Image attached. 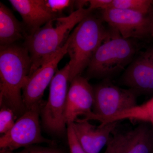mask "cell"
<instances>
[{"instance_id": "cell-12", "label": "cell", "mask_w": 153, "mask_h": 153, "mask_svg": "<svg viewBox=\"0 0 153 153\" xmlns=\"http://www.w3.org/2000/svg\"><path fill=\"white\" fill-rule=\"evenodd\" d=\"M118 122L93 125L89 121L78 119L72 124L76 136L86 153H100L116 128Z\"/></svg>"}, {"instance_id": "cell-4", "label": "cell", "mask_w": 153, "mask_h": 153, "mask_svg": "<svg viewBox=\"0 0 153 153\" xmlns=\"http://www.w3.org/2000/svg\"><path fill=\"white\" fill-rule=\"evenodd\" d=\"M137 50L134 42L123 38L117 31L97 49L88 66V74L97 77L112 75L131 62Z\"/></svg>"}, {"instance_id": "cell-23", "label": "cell", "mask_w": 153, "mask_h": 153, "mask_svg": "<svg viewBox=\"0 0 153 153\" xmlns=\"http://www.w3.org/2000/svg\"><path fill=\"white\" fill-rule=\"evenodd\" d=\"M88 4L89 5V1H75L74 7L76 8V10L84 8V6Z\"/></svg>"}, {"instance_id": "cell-5", "label": "cell", "mask_w": 153, "mask_h": 153, "mask_svg": "<svg viewBox=\"0 0 153 153\" xmlns=\"http://www.w3.org/2000/svg\"><path fill=\"white\" fill-rule=\"evenodd\" d=\"M69 70L68 63L56 71L50 83L48 101L41 109L44 126L53 133L63 134L67 129L65 112L68 84L70 83Z\"/></svg>"}, {"instance_id": "cell-2", "label": "cell", "mask_w": 153, "mask_h": 153, "mask_svg": "<svg viewBox=\"0 0 153 153\" xmlns=\"http://www.w3.org/2000/svg\"><path fill=\"white\" fill-rule=\"evenodd\" d=\"M31 67L30 55L24 46L0 47V104L21 116L26 110L22 91Z\"/></svg>"}, {"instance_id": "cell-21", "label": "cell", "mask_w": 153, "mask_h": 153, "mask_svg": "<svg viewBox=\"0 0 153 153\" xmlns=\"http://www.w3.org/2000/svg\"><path fill=\"white\" fill-rule=\"evenodd\" d=\"M0 153H65L60 149L54 148L44 147L32 146L18 152H14L5 150H1Z\"/></svg>"}, {"instance_id": "cell-7", "label": "cell", "mask_w": 153, "mask_h": 153, "mask_svg": "<svg viewBox=\"0 0 153 153\" xmlns=\"http://www.w3.org/2000/svg\"><path fill=\"white\" fill-rule=\"evenodd\" d=\"M102 19L125 39L153 37V10L147 13L111 8L102 10Z\"/></svg>"}, {"instance_id": "cell-1", "label": "cell", "mask_w": 153, "mask_h": 153, "mask_svg": "<svg viewBox=\"0 0 153 153\" xmlns=\"http://www.w3.org/2000/svg\"><path fill=\"white\" fill-rule=\"evenodd\" d=\"M93 11L89 7L76 10L67 16L51 20L27 36L23 46L31 59L29 77L63 47L71 31Z\"/></svg>"}, {"instance_id": "cell-22", "label": "cell", "mask_w": 153, "mask_h": 153, "mask_svg": "<svg viewBox=\"0 0 153 153\" xmlns=\"http://www.w3.org/2000/svg\"><path fill=\"white\" fill-rule=\"evenodd\" d=\"M113 0H90L89 1V8L94 10L97 9L106 10L111 8Z\"/></svg>"}, {"instance_id": "cell-16", "label": "cell", "mask_w": 153, "mask_h": 153, "mask_svg": "<svg viewBox=\"0 0 153 153\" xmlns=\"http://www.w3.org/2000/svg\"><path fill=\"white\" fill-rule=\"evenodd\" d=\"M111 8L128 10L147 13L153 10V1L113 0Z\"/></svg>"}, {"instance_id": "cell-15", "label": "cell", "mask_w": 153, "mask_h": 153, "mask_svg": "<svg viewBox=\"0 0 153 153\" xmlns=\"http://www.w3.org/2000/svg\"><path fill=\"white\" fill-rule=\"evenodd\" d=\"M152 131L145 123L132 130L122 153H152Z\"/></svg>"}, {"instance_id": "cell-20", "label": "cell", "mask_w": 153, "mask_h": 153, "mask_svg": "<svg viewBox=\"0 0 153 153\" xmlns=\"http://www.w3.org/2000/svg\"><path fill=\"white\" fill-rule=\"evenodd\" d=\"M75 1L69 0H45L46 5L53 13L59 15L66 9L74 6Z\"/></svg>"}, {"instance_id": "cell-25", "label": "cell", "mask_w": 153, "mask_h": 153, "mask_svg": "<svg viewBox=\"0 0 153 153\" xmlns=\"http://www.w3.org/2000/svg\"><path fill=\"white\" fill-rule=\"evenodd\" d=\"M152 100L153 103V97H152Z\"/></svg>"}, {"instance_id": "cell-13", "label": "cell", "mask_w": 153, "mask_h": 153, "mask_svg": "<svg viewBox=\"0 0 153 153\" xmlns=\"http://www.w3.org/2000/svg\"><path fill=\"white\" fill-rule=\"evenodd\" d=\"M9 2L22 16L28 35L51 20L62 17L53 13L44 0H10Z\"/></svg>"}, {"instance_id": "cell-3", "label": "cell", "mask_w": 153, "mask_h": 153, "mask_svg": "<svg viewBox=\"0 0 153 153\" xmlns=\"http://www.w3.org/2000/svg\"><path fill=\"white\" fill-rule=\"evenodd\" d=\"M103 21L90 14L76 25L68 37L70 83L88 67L100 45L116 32L111 27V30H108Z\"/></svg>"}, {"instance_id": "cell-8", "label": "cell", "mask_w": 153, "mask_h": 153, "mask_svg": "<svg viewBox=\"0 0 153 153\" xmlns=\"http://www.w3.org/2000/svg\"><path fill=\"white\" fill-rule=\"evenodd\" d=\"M94 90L92 112L96 115L109 116L137 105L136 92L118 87L108 80L97 85Z\"/></svg>"}, {"instance_id": "cell-6", "label": "cell", "mask_w": 153, "mask_h": 153, "mask_svg": "<svg viewBox=\"0 0 153 153\" xmlns=\"http://www.w3.org/2000/svg\"><path fill=\"white\" fill-rule=\"evenodd\" d=\"M42 102L26 110L10 131L0 138L1 150L14 152L41 143L53 144L54 142L43 137L39 123Z\"/></svg>"}, {"instance_id": "cell-10", "label": "cell", "mask_w": 153, "mask_h": 153, "mask_svg": "<svg viewBox=\"0 0 153 153\" xmlns=\"http://www.w3.org/2000/svg\"><path fill=\"white\" fill-rule=\"evenodd\" d=\"M70 83L65 112L66 125L74 123L80 116L85 118L91 114L94 101V88L86 78L79 75Z\"/></svg>"}, {"instance_id": "cell-18", "label": "cell", "mask_w": 153, "mask_h": 153, "mask_svg": "<svg viewBox=\"0 0 153 153\" xmlns=\"http://www.w3.org/2000/svg\"><path fill=\"white\" fill-rule=\"evenodd\" d=\"M0 111V133L2 135L7 134L16 123L15 113L8 107L1 106Z\"/></svg>"}, {"instance_id": "cell-24", "label": "cell", "mask_w": 153, "mask_h": 153, "mask_svg": "<svg viewBox=\"0 0 153 153\" xmlns=\"http://www.w3.org/2000/svg\"><path fill=\"white\" fill-rule=\"evenodd\" d=\"M152 153H153V128L152 129Z\"/></svg>"}, {"instance_id": "cell-9", "label": "cell", "mask_w": 153, "mask_h": 153, "mask_svg": "<svg viewBox=\"0 0 153 153\" xmlns=\"http://www.w3.org/2000/svg\"><path fill=\"white\" fill-rule=\"evenodd\" d=\"M68 44V39L63 47L28 77L22 90L26 110L42 102L44 91L55 76L58 63L67 53Z\"/></svg>"}, {"instance_id": "cell-17", "label": "cell", "mask_w": 153, "mask_h": 153, "mask_svg": "<svg viewBox=\"0 0 153 153\" xmlns=\"http://www.w3.org/2000/svg\"><path fill=\"white\" fill-rule=\"evenodd\" d=\"M132 130L127 132H113L106 144L104 153H122L131 136Z\"/></svg>"}, {"instance_id": "cell-14", "label": "cell", "mask_w": 153, "mask_h": 153, "mask_svg": "<svg viewBox=\"0 0 153 153\" xmlns=\"http://www.w3.org/2000/svg\"><path fill=\"white\" fill-rule=\"evenodd\" d=\"M28 34L23 23L19 22L10 10L0 3V47L16 44L26 39Z\"/></svg>"}, {"instance_id": "cell-19", "label": "cell", "mask_w": 153, "mask_h": 153, "mask_svg": "<svg viewBox=\"0 0 153 153\" xmlns=\"http://www.w3.org/2000/svg\"><path fill=\"white\" fill-rule=\"evenodd\" d=\"M67 126L66 132L70 153H86L76 136L72 124Z\"/></svg>"}, {"instance_id": "cell-11", "label": "cell", "mask_w": 153, "mask_h": 153, "mask_svg": "<svg viewBox=\"0 0 153 153\" xmlns=\"http://www.w3.org/2000/svg\"><path fill=\"white\" fill-rule=\"evenodd\" d=\"M123 82L138 95L153 94V49L134 60L125 72Z\"/></svg>"}]
</instances>
